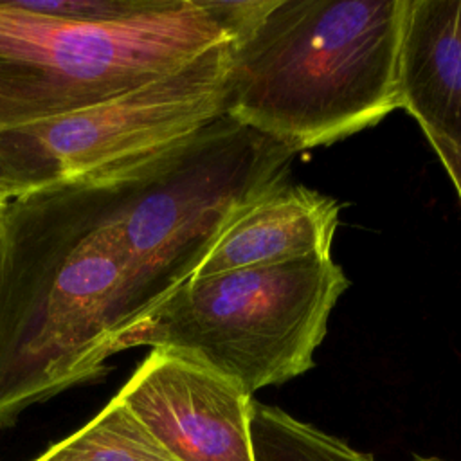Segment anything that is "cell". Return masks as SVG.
Segmentation results:
<instances>
[{
  "instance_id": "obj_12",
  "label": "cell",
  "mask_w": 461,
  "mask_h": 461,
  "mask_svg": "<svg viewBox=\"0 0 461 461\" xmlns=\"http://www.w3.org/2000/svg\"><path fill=\"white\" fill-rule=\"evenodd\" d=\"M27 13L77 20V22H117L149 11L157 0H11Z\"/></svg>"
},
{
  "instance_id": "obj_9",
  "label": "cell",
  "mask_w": 461,
  "mask_h": 461,
  "mask_svg": "<svg viewBox=\"0 0 461 461\" xmlns=\"http://www.w3.org/2000/svg\"><path fill=\"white\" fill-rule=\"evenodd\" d=\"M400 108L461 151V0H405Z\"/></svg>"
},
{
  "instance_id": "obj_1",
  "label": "cell",
  "mask_w": 461,
  "mask_h": 461,
  "mask_svg": "<svg viewBox=\"0 0 461 461\" xmlns=\"http://www.w3.org/2000/svg\"><path fill=\"white\" fill-rule=\"evenodd\" d=\"M130 321L122 263L68 185L0 205V425L103 376Z\"/></svg>"
},
{
  "instance_id": "obj_5",
  "label": "cell",
  "mask_w": 461,
  "mask_h": 461,
  "mask_svg": "<svg viewBox=\"0 0 461 461\" xmlns=\"http://www.w3.org/2000/svg\"><path fill=\"white\" fill-rule=\"evenodd\" d=\"M227 43L211 0H157L117 22L52 18L0 0V126L108 101Z\"/></svg>"
},
{
  "instance_id": "obj_7",
  "label": "cell",
  "mask_w": 461,
  "mask_h": 461,
  "mask_svg": "<svg viewBox=\"0 0 461 461\" xmlns=\"http://www.w3.org/2000/svg\"><path fill=\"white\" fill-rule=\"evenodd\" d=\"M117 396L176 461H254L252 394L189 357L151 349Z\"/></svg>"
},
{
  "instance_id": "obj_11",
  "label": "cell",
  "mask_w": 461,
  "mask_h": 461,
  "mask_svg": "<svg viewBox=\"0 0 461 461\" xmlns=\"http://www.w3.org/2000/svg\"><path fill=\"white\" fill-rule=\"evenodd\" d=\"M250 439L254 461H375L342 439L256 400Z\"/></svg>"
},
{
  "instance_id": "obj_4",
  "label": "cell",
  "mask_w": 461,
  "mask_h": 461,
  "mask_svg": "<svg viewBox=\"0 0 461 461\" xmlns=\"http://www.w3.org/2000/svg\"><path fill=\"white\" fill-rule=\"evenodd\" d=\"M348 285L331 256L193 276L131 322L115 351H175L254 394L313 367Z\"/></svg>"
},
{
  "instance_id": "obj_2",
  "label": "cell",
  "mask_w": 461,
  "mask_h": 461,
  "mask_svg": "<svg viewBox=\"0 0 461 461\" xmlns=\"http://www.w3.org/2000/svg\"><path fill=\"white\" fill-rule=\"evenodd\" d=\"M405 0H272L230 45L223 113L295 155L400 108Z\"/></svg>"
},
{
  "instance_id": "obj_8",
  "label": "cell",
  "mask_w": 461,
  "mask_h": 461,
  "mask_svg": "<svg viewBox=\"0 0 461 461\" xmlns=\"http://www.w3.org/2000/svg\"><path fill=\"white\" fill-rule=\"evenodd\" d=\"M339 214L335 198L283 182L223 229L193 276L326 258Z\"/></svg>"
},
{
  "instance_id": "obj_3",
  "label": "cell",
  "mask_w": 461,
  "mask_h": 461,
  "mask_svg": "<svg viewBox=\"0 0 461 461\" xmlns=\"http://www.w3.org/2000/svg\"><path fill=\"white\" fill-rule=\"evenodd\" d=\"M294 157L223 113L151 155L61 184L122 263L130 324L193 277L243 209L286 182Z\"/></svg>"
},
{
  "instance_id": "obj_13",
  "label": "cell",
  "mask_w": 461,
  "mask_h": 461,
  "mask_svg": "<svg viewBox=\"0 0 461 461\" xmlns=\"http://www.w3.org/2000/svg\"><path fill=\"white\" fill-rule=\"evenodd\" d=\"M432 146V149L436 151L439 162L443 164V167L447 169V175L461 200V151L457 148H454L450 142L434 137V135H425Z\"/></svg>"
},
{
  "instance_id": "obj_10",
  "label": "cell",
  "mask_w": 461,
  "mask_h": 461,
  "mask_svg": "<svg viewBox=\"0 0 461 461\" xmlns=\"http://www.w3.org/2000/svg\"><path fill=\"white\" fill-rule=\"evenodd\" d=\"M34 461H176L115 394L90 421Z\"/></svg>"
},
{
  "instance_id": "obj_14",
  "label": "cell",
  "mask_w": 461,
  "mask_h": 461,
  "mask_svg": "<svg viewBox=\"0 0 461 461\" xmlns=\"http://www.w3.org/2000/svg\"><path fill=\"white\" fill-rule=\"evenodd\" d=\"M414 461H443V459H439V457H420V456H416Z\"/></svg>"
},
{
  "instance_id": "obj_6",
  "label": "cell",
  "mask_w": 461,
  "mask_h": 461,
  "mask_svg": "<svg viewBox=\"0 0 461 461\" xmlns=\"http://www.w3.org/2000/svg\"><path fill=\"white\" fill-rule=\"evenodd\" d=\"M230 45L108 101L0 126V205L151 155L223 115Z\"/></svg>"
}]
</instances>
